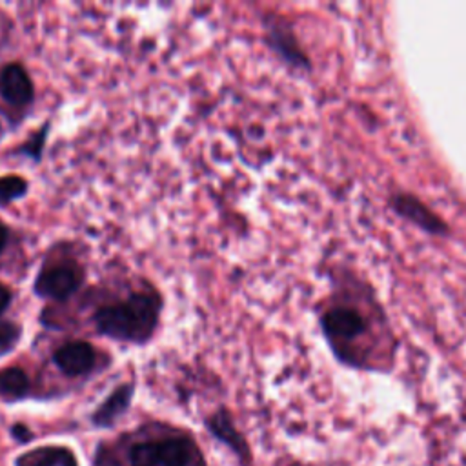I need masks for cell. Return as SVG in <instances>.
Instances as JSON below:
<instances>
[{
    "mask_svg": "<svg viewBox=\"0 0 466 466\" xmlns=\"http://www.w3.org/2000/svg\"><path fill=\"white\" fill-rule=\"evenodd\" d=\"M321 330L334 356L359 370H386L394 357V338L372 291L347 288L321 316Z\"/></svg>",
    "mask_w": 466,
    "mask_h": 466,
    "instance_id": "cell-1",
    "label": "cell"
},
{
    "mask_svg": "<svg viewBox=\"0 0 466 466\" xmlns=\"http://www.w3.org/2000/svg\"><path fill=\"white\" fill-rule=\"evenodd\" d=\"M163 304L157 291H135L120 302L99 308L93 316L95 330L117 343L146 345L159 328Z\"/></svg>",
    "mask_w": 466,
    "mask_h": 466,
    "instance_id": "cell-2",
    "label": "cell"
},
{
    "mask_svg": "<svg viewBox=\"0 0 466 466\" xmlns=\"http://www.w3.org/2000/svg\"><path fill=\"white\" fill-rule=\"evenodd\" d=\"M82 282L84 270L73 261H61L39 271L33 282V293L46 300H66L77 293Z\"/></svg>",
    "mask_w": 466,
    "mask_h": 466,
    "instance_id": "cell-3",
    "label": "cell"
},
{
    "mask_svg": "<svg viewBox=\"0 0 466 466\" xmlns=\"http://www.w3.org/2000/svg\"><path fill=\"white\" fill-rule=\"evenodd\" d=\"M264 39L266 44L291 68L295 70H309V59L299 46V41L291 30V26L279 17L264 19Z\"/></svg>",
    "mask_w": 466,
    "mask_h": 466,
    "instance_id": "cell-4",
    "label": "cell"
},
{
    "mask_svg": "<svg viewBox=\"0 0 466 466\" xmlns=\"http://www.w3.org/2000/svg\"><path fill=\"white\" fill-rule=\"evenodd\" d=\"M392 208L406 221L415 224L417 228L424 230L430 235H448V224L423 201L410 194H395L392 199Z\"/></svg>",
    "mask_w": 466,
    "mask_h": 466,
    "instance_id": "cell-5",
    "label": "cell"
},
{
    "mask_svg": "<svg viewBox=\"0 0 466 466\" xmlns=\"http://www.w3.org/2000/svg\"><path fill=\"white\" fill-rule=\"evenodd\" d=\"M0 97L14 108H28L35 100V84L28 70L12 62L0 70Z\"/></svg>",
    "mask_w": 466,
    "mask_h": 466,
    "instance_id": "cell-6",
    "label": "cell"
},
{
    "mask_svg": "<svg viewBox=\"0 0 466 466\" xmlns=\"http://www.w3.org/2000/svg\"><path fill=\"white\" fill-rule=\"evenodd\" d=\"M53 363L64 376L79 377L95 368L97 352L88 341H71L55 350Z\"/></svg>",
    "mask_w": 466,
    "mask_h": 466,
    "instance_id": "cell-7",
    "label": "cell"
},
{
    "mask_svg": "<svg viewBox=\"0 0 466 466\" xmlns=\"http://www.w3.org/2000/svg\"><path fill=\"white\" fill-rule=\"evenodd\" d=\"M133 392H135L133 385H120V386H117V388L106 397V401L99 406V410H97L95 415H93V421H95L99 426H109V424H113L115 419L120 417V415L128 410V406H129V403H131V399H133Z\"/></svg>",
    "mask_w": 466,
    "mask_h": 466,
    "instance_id": "cell-8",
    "label": "cell"
},
{
    "mask_svg": "<svg viewBox=\"0 0 466 466\" xmlns=\"http://www.w3.org/2000/svg\"><path fill=\"white\" fill-rule=\"evenodd\" d=\"M17 466H77V461L68 448L48 446L19 457Z\"/></svg>",
    "mask_w": 466,
    "mask_h": 466,
    "instance_id": "cell-9",
    "label": "cell"
},
{
    "mask_svg": "<svg viewBox=\"0 0 466 466\" xmlns=\"http://www.w3.org/2000/svg\"><path fill=\"white\" fill-rule=\"evenodd\" d=\"M30 392V377L23 368L12 366L0 370V397L17 401L26 397Z\"/></svg>",
    "mask_w": 466,
    "mask_h": 466,
    "instance_id": "cell-10",
    "label": "cell"
},
{
    "mask_svg": "<svg viewBox=\"0 0 466 466\" xmlns=\"http://www.w3.org/2000/svg\"><path fill=\"white\" fill-rule=\"evenodd\" d=\"M208 428L210 432H214L221 441H224L226 444H230L235 452H244L246 446H244V441L243 437L239 435V432L235 430L233 423H232V417L228 412L221 410L219 414H215L212 419H208Z\"/></svg>",
    "mask_w": 466,
    "mask_h": 466,
    "instance_id": "cell-11",
    "label": "cell"
},
{
    "mask_svg": "<svg viewBox=\"0 0 466 466\" xmlns=\"http://www.w3.org/2000/svg\"><path fill=\"white\" fill-rule=\"evenodd\" d=\"M163 466H188L192 459V446L185 439H168L159 442Z\"/></svg>",
    "mask_w": 466,
    "mask_h": 466,
    "instance_id": "cell-12",
    "label": "cell"
},
{
    "mask_svg": "<svg viewBox=\"0 0 466 466\" xmlns=\"http://www.w3.org/2000/svg\"><path fill=\"white\" fill-rule=\"evenodd\" d=\"M30 183L23 176L8 174L0 177V208H6L15 201H21L28 195Z\"/></svg>",
    "mask_w": 466,
    "mask_h": 466,
    "instance_id": "cell-13",
    "label": "cell"
},
{
    "mask_svg": "<svg viewBox=\"0 0 466 466\" xmlns=\"http://www.w3.org/2000/svg\"><path fill=\"white\" fill-rule=\"evenodd\" d=\"M131 466H157L161 464L159 442H140L129 452Z\"/></svg>",
    "mask_w": 466,
    "mask_h": 466,
    "instance_id": "cell-14",
    "label": "cell"
},
{
    "mask_svg": "<svg viewBox=\"0 0 466 466\" xmlns=\"http://www.w3.org/2000/svg\"><path fill=\"white\" fill-rule=\"evenodd\" d=\"M48 129H50V124H44L39 131H35L24 144H21L19 147V155H24V157H30L32 161L39 163L41 157H43V151H44V146H46V138H48Z\"/></svg>",
    "mask_w": 466,
    "mask_h": 466,
    "instance_id": "cell-15",
    "label": "cell"
},
{
    "mask_svg": "<svg viewBox=\"0 0 466 466\" xmlns=\"http://www.w3.org/2000/svg\"><path fill=\"white\" fill-rule=\"evenodd\" d=\"M23 336V328L12 321H0V350L10 352Z\"/></svg>",
    "mask_w": 466,
    "mask_h": 466,
    "instance_id": "cell-16",
    "label": "cell"
},
{
    "mask_svg": "<svg viewBox=\"0 0 466 466\" xmlns=\"http://www.w3.org/2000/svg\"><path fill=\"white\" fill-rule=\"evenodd\" d=\"M12 302H14V291L6 284H0V316L8 312Z\"/></svg>",
    "mask_w": 466,
    "mask_h": 466,
    "instance_id": "cell-17",
    "label": "cell"
},
{
    "mask_svg": "<svg viewBox=\"0 0 466 466\" xmlns=\"http://www.w3.org/2000/svg\"><path fill=\"white\" fill-rule=\"evenodd\" d=\"M8 241H10V228L5 223H0V255L5 253Z\"/></svg>",
    "mask_w": 466,
    "mask_h": 466,
    "instance_id": "cell-18",
    "label": "cell"
},
{
    "mask_svg": "<svg viewBox=\"0 0 466 466\" xmlns=\"http://www.w3.org/2000/svg\"><path fill=\"white\" fill-rule=\"evenodd\" d=\"M14 433H15V435H21V437H24V439H28V433H26V428H24V426H15Z\"/></svg>",
    "mask_w": 466,
    "mask_h": 466,
    "instance_id": "cell-19",
    "label": "cell"
}]
</instances>
